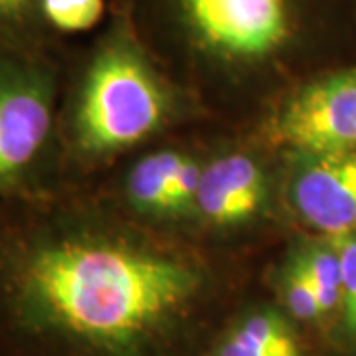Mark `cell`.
Returning <instances> with one entry per match:
<instances>
[{
	"label": "cell",
	"instance_id": "1",
	"mask_svg": "<svg viewBox=\"0 0 356 356\" xmlns=\"http://www.w3.org/2000/svg\"><path fill=\"white\" fill-rule=\"evenodd\" d=\"M198 275L175 259L65 238L40 245L0 289L2 325L64 356H127L177 315Z\"/></svg>",
	"mask_w": 356,
	"mask_h": 356
},
{
	"label": "cell",
	"instance_id": "2",
	"mask_svg": "<svg viewBox=\"0 0 356 356\" xmlns=\"http://www.w3.org/2000/svg\"><path fill=\"white\" fill-rule=\"evenodd\" d=\"M163 113V95L143 60L127 46H109L93 62L83 86L79 140L93 153L117 151L147 137Z\"/></svg>",
	"mask_w": 356,
	"mask_h": 356
},
{
	"label": "cell",
	"instance_id": "3",
	"mask_svg": "<svg viewBox=\"0 0 356 356\" xmlns=\"http://www.w3.org/2000/svg\"><path fill=\"white\" fill-rule=\"evenodd\" d=\"M280 133L307 154L356 153V72L303 89L281 117Z\"/></svg>",
	"mask_w": 356,
	"mask_h": 356
},
{
	"label": "cell",
	"instance_id": "4",
	"mask_svg": "<svg viewBox=\"0 0 356 356\" xmlns=\"http://www.w3.org/2000/svg\"><path fill=\"white\" fill-rule=\"evenodd\" d=\"M210 46L234 56H261L287 36L285 0H182Z\"/></svg>",
	"mask_w": 356,
	"mask_h": 356
},
{
	"label": "cell",
	"instance_id": "5",
	"mask_svg": "<svg viewBox=\"0 0 356 356\" xmlns=\"http://www.w3.org/2000/svg\"><path fill=\"white\" fill-rule=\"evenodd\" d=\"M48 89L28 74H0V186L32 163L50 133Z\"/></svg>",
	"mask_w": 356,
	"mask_h": 356
},
{
	"label": "cell",
	"instance_id": "6",
	"mask_svg": "<svg viewBox=\"0 0 356 356\" xmlns=\"http://www.w3.org/2000/svg\"><path fill=\"white\" fill-rule=\"evenodd\" d=\"M293 200L311 226L348 236L356 229V153L309 154L295 178Z\"/></svg>",
	"mask_w": 356,
	"mask_h": 356
},
{
	"label": "cell",
	"instance_id": "7",
	"mask_svg": "<svg viewBox=\"0 0 356 356\" xmlns=\"http://www.w3.org/2000/svg\"><path fill=\"white\" fill-rule=\"evenodd\" d=\"M266 182L259 166L242 154L224 156L202 170L196 202L216 224H238L254 216L264 202Z\"/></svg>",
	"mask_w": 356,
	"mask_h": 356
},
{
	"label": "cell",
	"instance_id": "8",
	"mask_svg": "<svg viewBox=\"0 0 356 356\" xmlns=\"http://www.w3.org/2000/svg\"><path fill=\"white\" fill-rule=\"evenodd\" d=\"M208 356H305L297 334L277 311H255L242 318Z\"/></svg>",
	"mask_w": 356,
	"mask_h": 356
},
{
	"label": "cell",
	"instance_id": "9",
	"mask_svg": "<svg viewBox=\"0 0 356 356\" xmlns=\"http://www.w3.org/2000/svg\"><path fill=\"white\" fill-rule=\"evenodd\" d=\"M182 159L184 156L177 153H159L143 159L129 180L133 200L149 210H168V186Z\"/></svg>",
	"mask_w": 356,
	"mask_h": 356
},
{
	"label": "cell",
	"instance_id": "10",
	"mask_svg": "<svg viewBox=\"0 0 356 356\" xmlns=\"http://www.w3.org/2000/svg\"><path fill=\"white\" fill-rule=\"evenodd\" d=\"M313 283L323 317L343 307V269L339 250H313L299 261Z\"/></svg>",
	"mask_w": 356,
	"mask_h": 356
},
{
	"label": "cell",
	"instance_id": "11",
	"mask_svg": "<svg viewBox=\"0 0 356 356\" xmlns=\"http://www.w3.org/2000/svg\"><path fill=\"white\" fill-rule=\"evenodd\" d=\"M42 13L64 32H83L102 20L103 0H42Z\"/></svg>",
	"mask_w": 356,
	"mask_h": 356
},
{
	"label": "cell",
	"instance_id": "12",
	"mask_svg": "<svg viewBox=\"0 0 356 356\" xmlns=\"http://www.w3.org/2000/svg\"><path fill=\"white\" fill-rule=\"evenodd\" d=\"M283 299H285L289 315L297 321H317L323 317L315 287L309 281L305 269L299 261L291 267V271L285 277Z\"/></svg>",
	"mask_w": 356,
	"mask_h": 356
},
{
	"label": "cell",
	"instance_id": "13",
	"mask_svg": "<svg viewBox=\"0 0 356 356\" xmlns=\"http://www.w3.org/2000/svg\"><path fill=\"white\" fill-rule=\"evenodd\" d=\"M339 257L343 269V321L344 329L356 334V234L343 236L339 243Z\"/></svg>",
	"mask_w": 356,
	"mask_h": 356
},
{
	"label": "cell",
	"instance_id": "14",
	"mask_svg": "<svg viewBox=\"0 0 356 356\" xmlns=\"http://www.w3.org/2000/svg\"><path fill=\"white\" fill-rule=\"evenodd\" d=\"M200 180H202V170L198 168V165L188 159H182L168 186V210H182L192 200H196Z\"/></svg>",
	"mask_w": 356,
	"mask_h": 356
},
{
	"label": "cell",
	"instance_id": "15",
	"mask_svg": "<svg viewBox=\"0 0 356 356\" xmlns=\"http://www.w3.org/2000/svg\"><path fill=\"white\" fill-rule=\"evenodd\" d=\"M42 2V0H40ZM36 0H0V22H14L30 13Z\"/></svg>",
	"mask_w": 356,
	"mask_h": 356
},
{
	"label": "cell",
	"instance_id": "16",
	"mask_svg": "<svg viewBox=\"0 0 356 356\" xmlns=\"http://www.w3.org/2000/svg\"><path fill=\"white\" fill-rule=\"evenodd\" d=\"M0 356H4V355H0Z\"/></svg>",
	"mask_w": 356,
	"mask_h": 356
}]
</instances>
